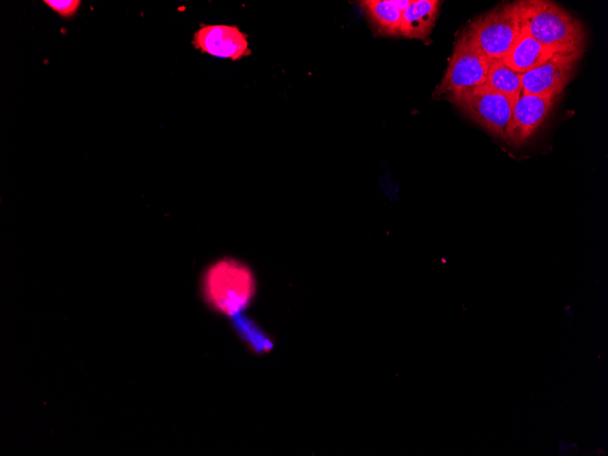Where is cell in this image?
I'll return each instance as SVG.
<instances>
[{
	"instance_id": "7a4b0ae2",
	"label": "cell",
	"mask_w": 608,
	"mask_h": 456,
	"mask_svg": "<svg viewBox=\"0 0 608 456\" xmlns=\"http://www.w3.org/2000/svg\"><path fill=\"white\" fill-rule=\"evenodd\" d=\"M202 290L212 309L231 319L243 314L252 301L256 281L245 264L224 258L208 269L203 277Z\"/></svg>"
},
{
	"instance_id": "3957f363",
	"label": "cell",
	"mask_w": 608,
	"mask_h": 456,
	"mask_svg": "<svg viewBox=\"0 0 608 456\" xmlns=\"http://www.w3.org/2000/svg\"><path fill=\"white\" fill-rule=\"evenodd\" d=\"M520 24L516 2L496 7L473 19L464 30L491 59H502L514 45Z\"/></svg>"
},
{
	"instance_id": "8fae6325",
	"label": "cell",
	"mask_w": 608,
	"mask_h": 456,
	"mask_svg": "<svg viewBox=\"0 0 608 456\" xmlns=\"http://www.w3.org/2000/svg\"><path fill=\"white\" fill-rule=\"evenodd\" d=\"M410 0H367L360 2L361 6L379 32L400 35L402 14Z\"/></svg>"
},
{
	"instance_id": "9c48e42d",
	"label": "cell",
	"mask_w": 608,
	"mask_h": 456,
	"mask_svg": "<svg viewBox=\"0 0 608 456\" xmlns=\"http://www.w3.org/2000/svg\"><path fill=\"white\" fill-rule=\"evenodd\" d=\"M520 28L514 45L502 61L512 70L523 74L542 65L557 52L534 39L525 28Z\"/></svg>"
},
{
	"instance_id": "6da1fadb",
	"label": "cell",
	"mask_w": 608,
	"mask_h": 456,
	"mask_svg": "<svg viewBox=\"0 0 608 456\" xmlns=\"http://www.w3.org/2000/svg\"><path fill=\"white\" fill-rule=\"evenodd\" d=\"M520 27L541 44L562 54L582 55L585 32L582 23L552 1L516 2Z\"/></svg>"
},
{
	"instance_id": "52a82bcc",
	"label": "cell",
	"mask_w": 608,
	"mask_h": 456,
	"mask_svg": "<svg viewBox=\"0 0 608 456\" xmlns=\"http://www.w3.org/2000/svg\"><path fill=\"white\" fill-rule=\"evenodd\" d=\"M192 44L201 53L238 61L249 56L248 35L237 25H201Z\"/></svg>"
},
{
	"instance_id": "5b68a950",
	"label": "cell",
	"mask_w": 608,
	"mask_h": 456,
	"mask_svg": "<svg viewBox=\"0 0 608 456\" xmlns=\"http://www.w3.org/2000/svg\"><path fill=\"white\" fill-rule=\"evenodd\" d=\"M517 96L498 93L483 84L450 100L491 134L506 141L507 127Z\"/></svg>"
},
{
	"instance_id": "30bf717a",
	"label": "cell",
	"mask_w": 608,
	"mask_h": 456,
	"mask_svg": "<svg viewBox=\"0 0 608 456\" xmlns=\"http://www.w3.org/2000/svg\"><path fill=\"white\" fill-rule=\"evenodd\" d=\"M441 1L412 0L402 14L400 35L410 39H426L436 22Z\"/></svg>"
},
{
	"instance_id": "5bb4252c",
	"label": "cell",
	"mask_w": 608,
	"mask_h": 456,
	"mask_svg": "<svg viewBox=\"0 0 608 456\" xmlns=\"http://www.w3.org/2000/svg\"><path fill=\"white\" fill-rule=\"evenodd\" d=\"M54 12L57 13L63 17H70L74 15L80 5L79 0H44Z\"/></svg>"
},
{
	"instance_id": "7c38bea8",
	"label": "cell",
	"mask_w": 608,
	"mask_h": 456,
	"mask_svg": "<svg viewBox=\"0 0 608 456\" xmlns=\"http://www.w3.org/2000/svg\"><path fill=\"white\" fill-rule=\"evenodd\" d=\"M522 75L505 65L502 59H491L484 85L498 93L517 96L522 90Z\"/></svg>"
},
{
	"instance_id": "4fadbf2b",
	"label": "cell",
	"mask_w": 608,
	"mask_h": 456,
	"mask_svg": "<svg viewBox=\"0 0 608 456\" xmlns=\"http://www.w3.org/2000/svg\"><path fill=\"white\" fill-rule=\"evenodd\" d=\"M231 320L240 338L255 352L267 353L273 349L274 343L269 335L244 314L235 316Z\"/></svg>"
},
{
	"instance_id": "8992f818",
	"label": "cell",
	"mask_w": 608,
	"mask_h": 456,
	"mask_svg": "<svg viewBox=\"0 0 608 456\" xmlns=\"http://www.w3.org/2000/svg\"><path fill=\"white\" fill-rule=\"evenodd\" d=\"M581 56L555 53L542 65L522 75V91L557 97L571 80Z\"/></svg>"
},
{
	"instance_id": "277c9868",
	"label": "cell",
	"mask_w": 608,
	"mask_h": 456,
	"mask_svg": "<svg viewBox=\"0 0 608 456\" xmlns=\"http://www.w3.org/2000/svg\"><path fill=\"white\" fill-rule=\"evenodd\" d=\"M491 59L485 56L463 32L455 44L436 95L448 97L483 85Z\"/></svg>"
},
{
	"instance_id": "ba28073f",
	"label": "cell",
	"mask_w": 608,
	"mask_h": 456,
	"mask_svg": "<svg viewBox=\"0 0 608 456\" xmlns=\"http://www.w3.org/2000/svg\"><path fill=\"white\" fill-rule=\"evenodd\" d=\"M556 97L524 94L522 90L512 107L506 131V141L522 145L542 123Z\"/></svg>"
}]
</instances>
